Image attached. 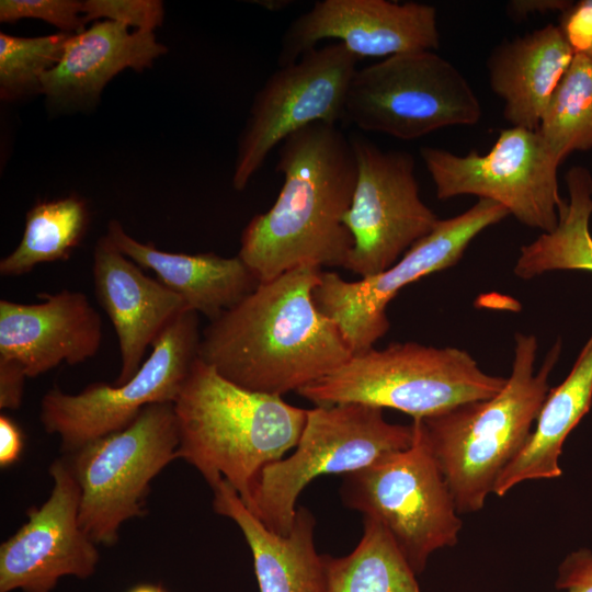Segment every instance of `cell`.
Masks as SVG:
<instances>
[{
  "mask_svg": "<svg viewBox=\"0 0 592 592\" xmlns=\"http://www.w3.org/2000/svg\"><path fill=\"white\" fill-rule=\"evenodd\" d=\"M321 272L303 265L260 283L208 322L198 357L242 388L281 397L341 366L353 353L314 299Z\"/></svg>",
  "mask_w": 592,
  "mask_h": 592,
  "instance_id": "obj_1",
  "label": "cell"
},
{
  "mask_svg": "<svg viewBox=\"0 0 592 592\" xmlns=\"http://www.w3.org/2000/svg\"><path fill=\"white\" fill-rule=\"evenodd\" d=\"M277 153L282 189L243 228L238 257L260 283L303 265L343 267L353 247L343 218L357 177L350 137L317 122L285 138Z\"/></svg>",
  "mask_w": 592,
  "mask_h": 592,
  "instance_id": "obj_2",
  "label": "cell"
},
{
  "mask_svg": "<svg viewBox=\"0 0 592 592\" xmlns=\"http://www.w3.org/2000/svg\"><path fill=\"white\" fill-rule=\"evenodd\" d=\"M181 458L215 486L227 481L248 505L262 469L296 447L308 410L242 388L198 356L173 402Z\"/></svg>",
  "mask_w": 592,
  "mask_h": 592,
  "instance_id": "obj_3",
  "label": "cell"
},
{
  "mask_svg": "<svg viewBox=\"0 0 592 592\" xmlns=\"http://www.w3.org/2000/svg\"><path fill=\"white\" fill-rule=\"evenodd\" d=\"M535 335L516 333L512 371L496 396L414 419L444 476L456 510H482L506 465L527 442L549 391L561 351L558 340L535 371Z\"/></svg>",
  "mask_w": 592,
  "mask_h": 592,
  "instance_id": "obj_4",
  "label": "cell"
},
{
  "mask_svg": "<svg viewBox=\"0 0 592 592\" xmlns=\"http://www.w3.org/2000/svg\"><path fill=\"white\" fill-rule=\"evenodd\" d=\"M506 378L483 372L465 350L417 342L353 354L297 391L316 406L362 403L424 419L496 396Z\"/></svg>",
  "mask_w": 592,
  "mask_h": 592,
  "instance_id": "obj_5",
  "label": "cell"
},
{
  "mask_svg": "<svg viewBox=\"0 0 592 592\" xmlns=\"http://www.w3.org/2000/svg\"><path fill=\"white\" fill-rule=\"evenodd\" d=\"M383 410L362 403L309 409L296 451L262 469L246 506L270 531L287 534L297 499L315 478L344 476L413 443V423H390Z\"/></svg>",
  "mask_w": 592,
  "mask_h": 592,
  "instance_id": "obj_6",
  "label": "cell"
},
{
  "mask_svg": "<svg viewBox=\"0 0 592 592\" xmlns=\"http://www.w3.org/2000/svg\"><path fill=\"white\" fill-rule=\"evenodd\" d=\"M413 443L343 476V503L378 522L415 574L458 542L463 523L444 476L413 420Z\"/></svg>",
  "mask_w": 592,
  "mask_h": 592,
  "instance_id": "obj_7",
  "label": "cell"
},
{
  "mask_svg": "<svg viewBox=\"0 0 592 592\" xmlns=\"http://www.w3.org/2000/svg\"><path fill=\"white\" fill-rule=\"evenodd\" d=\"M178 445L173 403L161 402L67 454L80 488V525L96 545H115L121 526L146 514L150 482L177 459Z\"/></svg>",
  "mask_w": 592,
  "mask_h": 592,
  "instance_id": "obj_8",
  "label": "cell"
},
{
  "mask_svg": "<svg viewBox=\"0 0 592 592\" xmlns=\"http://www.w3.org/2000/svg\"><path fill=\"white\" fill-rule=\"evenodd\" d=\"M481 115L466 78L434 50L397 54L357 68L344 107V121L402 140L475 125Z\"/></svg>",
  "mask_w": 592,
  "mask_h": 592,
  "instance_id": "obj_9",
  "label": "cell"
},
{
  "mask_svg": "<svg viewBox=\"0 0 592 592\" xmlns=\"http://www.w3.org/2000/svg\"><path fill=\"white\" fill-rule=\"evenodd\" d=\"M198 314L186 309L175 317L152 344L136 374L121 385L96 382L78 394L57 386L41 400L39 420L57 434L61 451L72 453L84 444L127 426L149 405L174 402L198 356Z\"/></svg>",
  "mask_w": 592,
  "mask_h": 592,
  "instance_id": "obj_10",
  "label": "cell"
},
{
  "mask_svg": "<svg viewBox=\"0 0 592 592\" xmlns=\"http://www.w3.org/2000/svg\"><path fill=\"white\" fill-rule=\"evenodd\" d=\"M509 215L501 204L478 198L466 212L440 219L429 235L377 275L351 282L322 271L314 291L316 305L338 325L353 354L372 349L389 329L386 309L400 289L455 265L481 231Z\"/></svg>",
  "mask_w": 592,
  "mask_h": 592,
  "instance_id": "obj_11",
  "label": "cell"
},
{
  "mask_svg": "<svg viewBox=\"0 0 592 592\" xmlns=\"http://www.w3.org/2000/svg\"><path fill=\"white\" fill-rule=\"evenodd\" d=\"M422 161L439 200L460 195L494 201L523 225L551 231L565 201L558 192V163L537 130L510 127L500 132L493 147L480 155L458 156L423 147Z\"/></svg>",
  "mask_w": 592,
  "mask_h": 592,
  "instance_id": "obj_12",
  "label": "cell"
},
{
  "mask_svg": "<svg viewBox=\"0 0 592 592\" xmlns=\"http://www.w3.org/2000/svg\"><path fill=\"white\" fill-rule=\"evenodd\" d=\"M350 139L357 177L343 218L353 239L343 267L366 278L392 266L440 218L421 200L410 152L383 150L360 136Z\"/></svg>",
  "mask_w": 592,
  "mask_h": 592,
  "instance_id": "obj_13",
  "label": "cell"
},
{
  "mask_svg": "<svg viewBox=\"0 0 592 592\" xmlns=\"http://www.w3.org/2000/svg\"><path fill=\"white\" fill-rule=\"evenodd\" d=\"M357 57L341 43L316 47L278 67L253 98L239 136L232 173L246 189L271 151L295 132L317 122L344 121L345 96Z\"/></svg>",
  "mask_w": 592,
  "mask_h": 592,
  "instance_id": "obj_14",
  "label": "cell"
},
{
  "mask_svg": "<svg viewBox=\"0 0 592 592\" xmlns=\"http://www.w3.org/2000/svg\"><path fill=\"white\" fill-rule=\"evenodd\" d=\"M49 475L47 500L0 545V592H52L64 577L88 579L96 570L98 545L80 525V488L67 459H56Z\"/></svg>",
  "mask_w": 592,
  "mask_h": 592,
  "instance_id": "obj_15",
  "label": "cell"
},
{
  "mask_svg": "<svg viewBox=\"0 0 592 592\" xmlns=\"http://www.w3.org/2000/svg\"><path fill=\"white\" fill-rule=\"evenodd\" d=\"M436 9L419 2L321 0L285 31L278 67L298 60L325 39H338L355 57H389L440 46Z\"/></svg>",
  "mask_w": 592,
  "mask_h": 592,
  "instance_id": "obj_16",
  "label": "cell"
},
{
  "mask_svg": "<svg viewBox=\"0 0 592 592\" xmlns=\"http://www.w3.org/2000/svg\"><path fill=\"white\" fill-rule=\"evenodd\" d=\"M37 297L42 301L35 304L0 300V356L20 363L27 377L93 357L102 321L86 294L62 289Z\"/></svg>",
  "mask_w": 592,
  "mask_h": 592,
  "instance_id": "obj_17",
  "label": "cell"
},
{
  "mask_svg": "<svg viewBox=\"0 0 592 592\" xmlns=\"http://www.w3.org/2000/svg\"><path fill=\"white\" fill-rule=\"evenodd\" d=\"M92 277L96 299L113 323L121 355L115 385L130 379L147 348L182 311L184 300L122 253L106 237L93 251Z\"/></svg>",
  "mask_w": 592,
  "mask_h": 592,
  "instance_id": "obj_18",
  "label": "cell"
},
{
  "mask_svg": "<svg viewBox=\"0 0 592 592\" xmlns=\"http://www.w3.org/2000/svg\"><path fill=\"white\" fill-rule=\"evenodd\" d=\"M166 52L153 32L98 21L69 37L58 62L42 78V93L59 107L91 105L118 72L143 71Z\"/></svg>",
  "mask_w": 592,
  "mask_h": 592,
  "instance_id": "obj_19",
  "label": "cell"
},
{
  "mask_svg": "<svg viewBox=\"0 0 592 592\" xmlns=\"http://www.w3.org/2000/svg\"><path fill=\"white\" fill-rule=\"evenodd\" d=\"M212 490L214 511L232 520L247 540L260 592H327L328 555L316 549V519L307 508H297L291 531L281 535L270 531L224 479Z\"/></svg>",
  "mask_w": 592,
  "mask_h": 592,
  "instance_id": "obj_20",
  "label": "cell"
},
{
  "mask_svg": "<svg viewBox=\"0 0 592 592\" xmlns=\"http://www.w3.org/2000/svg\"><path fill=\"white\" fill-rule=\"evenodd\" d=\"M105 236L143 270L152 271L189 309L203 314L209 321L240 303L260 284L238 255L160 250L152 242L144 243L129 236L118 220L109 223Z\"/></svg>",
  "mask_w": 592,
  "mask_h": 592,
  "instance_id": "obj_21",
  "label": "cell"
},
{
  "mask_svg": "<svg viewBox=\"0 0 592 592\" xmlns=\"http://www.w3.org/2000/svg\"><path fill=\"white\" fill-rule=\"evenodd\" d=\"M574 54L558 25L547 24L503 42L488 58L492 91L513 126L537 130L543 113Z\"/></svg>",
  "mask_w": 592,
  "mask_h": 592,
  "instance_id": "obj_22",
  "label": "cell"
},
{
  "mask_svg": "<svg viewBox=\"0 0 592 592\" xmlns=\"http://www.w3.org/2000/svg\"><path fill=\"white\" fill-rule=\"evenodd\" d=\"M591 405L592 337L566 379L548 391L527 442L500 474L492 493L503 497L521 482L560 477L565 440Z\"/></svg>",
  "mask_w": 592,
  "mask_h": 592,
  "instance_id": "obj_23",
  "label": "cell"
},
{
  "mask_svg": "<svg viewBox=\"0 0 592 592\" xmlns=\"http://www.w3.org/2000/svg\"><path fill=\"white\" fill-rule=\"evenodd\" d=\"M569 202L558 210V223L549 232L521 248L514 274L530 280L549 271L592 272V177L585 168L573 167L566 173Z\"/></svg>",
  "mask_w": 592,
  "mask_h": 592,
  "instance_id": "obj_24",
  "label": "cell"
},
{
  "mask_svg": "<svg viewBox=\"0 0 592 592\" xmlns=\"http://www.w3.org/2000/svg\"><path fill=\"white\" fill-rule=\"evenodd\" d=\"M90 221L86 201L77 195L39 201L26 214L18 247L0 260V274L16 277L36 265L68 260L83 240Z\"/></svg>",
  "mask_w": 592,
  "mask_h": 592,
  "instance_id": "obj_25",
  "label": "cell"
},
{
  "mask_svg": "<svg viewBox=\"0 0 592 592\" xmlns=\"http://www.w3.org/2000/svg\"><path fill=\"white\" fill-rule=\"evenodd\" d=\"M327 572V592H421L388 532L369 517H364L362 538L352 553L328 556Z\"/></svg>",
  "mask_w": 592,
  "mask_h": 592,
  "instance_id": "obj_26",
  "label": "cell"
},
{
  "mask_svg": "<svg viewBox=\"0 0 592 592\" xmlns=\"http://www.w3.org/2000/svg\"><path fill=\"white\" fill-rule=\"evenodd\" d=\"M537 133L560 164L574 150L592 148V60L574 55L553 93Z\"/></svg>",
  "mask_w": 592,
  "mask_h": 592,
  "instance_id": "obj_27",
  "label": "cell"
},
{
  "mask_svg": "<svg viewBox=\"0 0 592 592\" xmlns=\"http://www.w3.org/2000/svg\"><path fill=\"white\" fill-rule=\"evenodd\" d=\"M72 34L21 37L0 33V95L12 101L42 93V78L60 59Z\"/></svg>",
  "mask_w": 592,
  "mask_h": 592,
  "instance_id": "obj_28",
  "label": "cell"
},
{
  "mask_svg": "<svg viewBox=\"0 0 592 592\" xmlns=\"http://www.w3.org/2000/svg\"><path fill=\"white\" fill-rule=\"evenodd\" d=\"M83 1L77 0H1L0 21L14 23L21 19L43 20L64 33L84 30Z\"/></svg>",
  "mask_w": 592,
  "mask_h": 592,
  "instance_id": "obj_29",
  "label": "cell"
},
{
  "mask_svg": "<svg viewBox=\"0 0 592 592\" xmlns=\"http://www.w3.org/2000/svg\"><path fill=\"white\" fill-rule=\"evenodd\" d=\"M82 13L86 23L105 19L153 32L162 24L164 10L158 0H84Z\"/></svg>",
  "mask_w": 592,
  "mask_h": 592,
  "instance_id": "obj_30",
  "label": "cell"
},
{
  "mask_svg": "<svg viewBox=\"0 0 592 592\" xmlns=\"http://www.w3.org/2000/svg\"><path fill=\"white\" fill-rule=\"evenodd\" d=\"M558 27L574 55L592 60V0L573 2L561 13Z\"/></svg>",
  "mask_w": 592,
  "mask_h": 592,
  "instance_id": "obj_31",
  "label": "cell"
},
{
  "mask_svg": "<svg viewBox=\"0 0 592 592\" xmlns=\"http://www.w3.org/2000/svg\"><path fill=\"white\" fill-rule=\"evenodd\" d=\"M555 585L567 592H592V551L581 548L568 554L558 567Z\"/></svg>",
  "mask_w": 592,
  "mask_h": 592,
  "instance_id": "obj_32",
  "label": "cell"
},
{
  "mask_svg": "<svg viewBox=\"0 0 592 592\" xmlns=\"http://www.w3.org/2000/svg\"><path fill=\"white\" fill-rule=\"evenodd\" d=\"M23 366L16 361L0 356V409L16 410L21 407L25 379Z\"/></svg>",
  "mask_w": 592,
  "mask_h": 592,
  "instance_id": "obj_33",
  "label": "cell"
},
{
  "mask_svg": "<svg viewBox=\"0 0 592 592\" xmlns=\"http://www.w3.org/2000/svg\"><path fill=\"white\" fill-rule=\"evenodd\" d=\"M24 437L20 426L7 414L0 415V466L15 464L23 451Z\"/></svg>",
  "mask_w": 592,
  "mask_h": 592,
  "instance_id": "obj_34",
  "label": "cell"
},
{
  "mask_svg": "<svg viewBox=\"0 0 592 592\" xmlns=\"http://www.w3.org/2000/svg\"><path fill=\"white\" fill-rule=\"evenodd\" d=\"M572 3V1L568 0H512L506 3V13L516 21L533 14L562 13Z\"/></svg>",
  "mask_w": 592,
  "mask_h": 592,
  "instance_id": "obj_35",
  "label": "cell"
},
{
  "mask_svg": "<svg viewBox=\"0 0 592 592\" xmlns=\"http://www.w3.org/2000/svg\"><path fill=\"white\" fill-rule=\"evenodd\" d=\"M127 592H167V590L155 583H141L134 585Z\"/></svg>",
  "mask_w": 592,
  "mask_h": 592,
  "instance_id": "obj_36",
  "label": "cell"
}]
</instances>
